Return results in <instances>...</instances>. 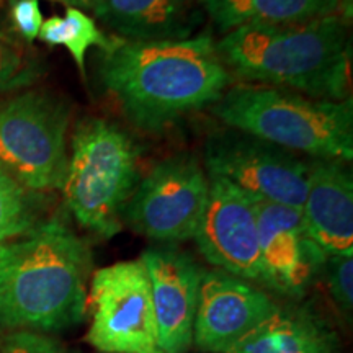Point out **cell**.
I'll return each instance as SVG.
<instances>
[{"label": "cell", "instance_id": "1", "mask_svg": "<svg viewBox=\"0 0 353 353\" xmlns=\"http://www.w3.org/2000/svg\"><path fill=\"white\" fill-rule=\"evenodd\" d=\"M100 79L128 120L148 132L213 107L232 82L210 34L175 41L120 39L101 56Z\"/></svg>", "mask_w": 353, "mask_h": 353}, {"label": "cell", "instance_id": "2", "mask_svg": "<svg viewBox=\"0 0 353 353\" xmlns=\"http://www.w3.org/2000/svg\"><path fill=\"white\" fill-rule=\"evenodd\" d=\"M348 19L324 17L291 25H247L216 43L231 77L321 100L350 99Z\"/></svg>", "mask_w": 353, "mask_h": 353}, {"label": "cell", "instance_id": "3", "mask_svg": "<svg viewBox=\"0 0 353 353\" xmlns=\"http://www.w3.org/2000/svg\"><path fill=\"white\" fill-rule=\"evenodd\" d=\"M90 252L59 221L38 224L17 241L0 275V329L54 332L85 312Z\"/></svg>", "mask_w": 353, "mask_h": 353}, {"label": "cell", "instance_id": "4", "mask_svg": "<svg viewBox=\"0 0 353 353\" xmlns=\"http://www.w3.org/2000/svg\"><path fill=\"white\" fill-rule=\"evenodd\" d=\"M231 130L252 134L291 152L350 162L353 101L321 100L286 88L239 83L213 105Z\"/></svg>", "mask_w": 353, "mask_h": 353}, {"label": "cell", "instance_id": "5", "mask_svg": "<svg viewBox=\"0 0 353 353\" xmlns=\"http://www.w3.org/2000/svg\"><path fill=\"white\" fill-rule=\"evenodd\" d=\"M138 159L121 128L100 118L79 123L61 190L82 228L101 237L120 232L123 210L139 183Z\"/></svg>", "mask_w": 353, "mask_h": 353}, {"label": "cell", "instance_id": "6", "mask_svg": "<svg viewBox=\"0 0 353 353\" xmlns=\"http://www.w3.org/2000/svg\"><path fill=\"white\" fill-rule=\"evenodd\" d=\"M69 118L68 105L43 92L0 103V165L25 190L63 188Z\"/></svg>", "mask_w": 353, "mask_h": 353}, {"label": "cell", "instance_id": "7", "mask_svg": "<svg viewBox=\"0 0 353 353\" xmlns=\"http://www.w3.org/2000/svg\"><path fill=\"white\" fill-rule=\"evenodd\" d=\"M90 327L85 341L105 353H149L157 325L148 273L141 260L118 262L94 273L85 298Z\"/></svg>", "mask_w": 353, "mask_h": 353}, {"label": "cell", "instance_id": "8", "mask_svg": "<svg viewBox=\"0 0 353 353\" xmlns=\"http://www.w3.org/2000/svg\"><path fill=\"white\" fill-rule=\"evenodd\" d=\"M210 196V176L192 156L159 162L139 180L123 216L136 232L157 242L193 239Z\"/></svg>", "mask_w": 353, "mask_h": 353}, {"label": "cell", "instance_id": "9", "mask_svg": "<svg viewBox=\"0 0 353 353\" xmlns=\"http://www.w3.org/2000/svg\"><path fill=\"white\" fill-rule=\"evenodd\" d=\"M208 175L221 176L262 200L303 210L309 162L247 132L213 134L205 145Z\"/></svg>", "mask_w": 353, "mask_h": 353}, {"label": "cell", "instance_id": "10", "mask_svg": "<svg viewBox=\"0 0 353 353\" xmlns=\"http://www.w3.org/2000/svg\"><path fill=\"white\" fill-rule=\"evenodd\" d=\"M208 176V203L193 236L198 249L221 272L263 281L255 196L226 179Z\"/></svg>", "mask_w": 353, "mask_h": 353}, {"label": "cell", "instance_id": "11", "mask_svg": "<svg viewBox=\"0 0 353 353\" xmlns=\"http://www.w3.org/2000/svg\"><path fill=\"white\" fill-rule=\"evenodd\" d=\"M280 307L242 278L214 270L203 273L193 321V341L208 353H228Z\"/></svg>", "mask_w": 353, "mask_h": 353}, {"label": "cell", "instance_id": "12", "mask_svg": "<svg viewBox=\"0 0 353 353\" xmlns=\"http://www.w3.org/2000/svg\"><path fill=\"white\" fill-rule=\"evenodd\" d=\"M255 210L263 281L291 296L303 294L327 254L307 236L301 210L257 196Z\"/></svg>", "mask_w": 353, "mask_h": 353}, {"label": "cell", "instance_id": "13", "mask_svg": "<svg viewBox=\"0 0 353 353\" xmlns=\"http://www.w3.org/2000/svg\"><path fill=\"white\" fill-rule=\"evenodd\" d=\"M139 260L151 285L157 348L183 353L193 342V321L205 270L174 247H152Z\"/></svg>", "mask_w": 353, "mask_h": 353}, {"label": "cell", "instance_id": "14", "mask_svg": "<svg viewBox=\"0 0 353 353\" xmlns=\"http://www.w3.org/2000/svg\"><path fill=\"white\" fill-rule=\"evenodd\" d=\"M303 219L307 236L327 255H353V179L343 161L309 162Z\"/></svg>", "mask_w": 353, "mask_h": 353}, {"label": "cell", "instance_id": "15", "mask_svg": "<svg viewBox=\"0 0 353 353\" xmlns=\"http://www.w3.org/2000/svg\"><path fill=\"white\" fill-rule=\"evenodd\" d=\"M92 12L123 41H175L201 21L195 0H94Z\"/></svg>", "mask_w": 353, "mask_h": 353}, {"label": "cell", "instance_id": "16", "mask_svg": "<svg viewBox=\"0 0 353 353\" xmlns=\"http://www.w3.org/2000/svg\"><path fill=\"white\" fill-rule=\"evenodd\" d=\"M228 353H341V342L314 312L278 307Z\"/></svg>", "mask_w": 353, "mask_h": 353}, {"label": "cell", "instance_id": "17", "mask_svg": "<svg viewBox=\"0 0 353 353\" xmlns=\"http://www.w3.org/2000/svg\"><path fill=\"white\" fill-rule=\"evenodd\" d=\"M203 10L221 33L247 25H291L324 17L352 19L343 0H201Z\"/></svg>", "mask_w": 353, "mask_h": 353}, {"label": "cell", "instance_id": "18", "mask_svg": "<svg viewBox=\"0 0 353 353\" xmlns=\"http://www.w3.org/2000/svg\"><path fill=\"white\" fill-rule=\"evenodd\" d=\"M38 38L51 46H64L82 74H85V54L92 46L107 52L120 41V38H108L100 32L94 19L79 8H68L63 17L54 15L44 20Z\"/></svg>", "mask_w": 353, "mask_h": 353}, {"label": "cell", "instance_id": "19", "mask_svg": "<svg viewBox=\"0 0 353 353\" xmlns=\"http://www.w3.org/2000/svg\"><path fill=\"white\" fill-rule=\"evenodd\" d=\"M33 228V211L26 190L0 165V242L25 236Z\"/></svg>", "mask_w": 353, "mask_h": 353}, {"label": "cell", "instance_id": "20", "mask_svg": "<svg viewBox=\"0 0 353 353\" xmlns=\"http://www.w3.org/2000/svg\"><path fill=\"white\" fill-rule=\"evenodd\" d=\"M324 267L330 296L343 314H350L353 307V255H327Z\"/></svg>", "mask_w": 353, "mask_h": 353}, {"label": "cell", "instance_id": "21", "mask_svg": "<svg viewBox=\"0 0 353 353\" xmlns=\"http://www.w3.org/2000/svg\"><path fill=\"white\" fill-rule=\"evenodd\" d=\"M0 353H64L52 339L39 332L17 330L0 342Z\"/></svg>", "mask_w": 353, "mask_h": 353}, {"label": "cell", "instance_id": "22", "mask_svg": "<svg viewBox=\"0 0 353 353\" xmlns=\"http://www.w3.org/2000/svg\"><path fill=\"white\" fill-rule=\"evenodd\" d=\"M12 23L23 39L28 43L38 38L43 25V13L39 0H12Z\"/></svg>", "mask_w": 353, "mask_h": 353}, {"label": "cell", "instance_id": "23", "mask_svg": "<svg viewBox=\"0 0 353 353\" xmlns=\"http://www.w3.org/2000/svg\"><path fill=\"white\" fill-rule=\"evenodd\" d=\"M30 70L25 57L15 46L0 39V92L28 81Z\"/></svg>", "mask_w": 353, "mask_h": 353}, {"label": "cell", "instance_id": "24", "mask_svg": "<svg viewBox=\"0 0 353 353\" xmlns=\"http://www.w3.org/2000/svg\"><path fill=\"white\" fill-rule=\"evenodd\" d=\"M17 249V241L10 242H0V275H2L3 270L7 268V265L10 263L13 259V254H15Z\"/></svg>", "mask_w": 353, "mask_h": 353}, {"label": "cell", "instance_id": "25", "mask_svg": "<svg viewBox=\"0 0 353 353\" xmlns=\"http://www.w3.org/2000/svg\"><path fill=\"white\" fill-rule=\"evenodd\" d=\"M54 2H61L64 6H68V8H92V3L94 0H54Z\"/></svg>", "mask_w": 353, "mask_h": 353}, {"label": "cell", "instance_id": "26", "mask_svg": "<svg viewBox=\"0 0 353 353\" xmlns=\"http://www.w3.org/2000/svg\"><path fill=\"white\" fill-rule=\"evenodd\" d=\"M343 3L348 7H353V0H343Z\"/></svg>", "mask_w": 353, "mask_h": 353}, {"label": "cell", "instance_id": "27", "mask_svg": "<svg viewBox=\"0 0 353 353\" xmlns=\"http://www.w3.org/2000/svg\"><path fill=\"white\" fill-rule=\"evenodd\" d=\"M149 353H167V352L161 350V348H156V350H152V352H149Z\"/></svg>", "mask_w": 353, "mask_h": 353}]
</instances>
